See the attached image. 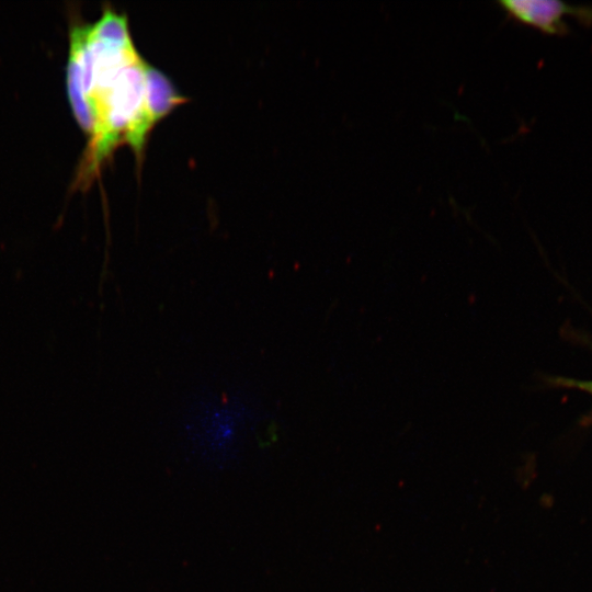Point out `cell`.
<instances>
[{
  "instance_id": "cell-1",
  "label": "cell",
  "mask_w": 592,
  "mask_h": 592,
  "mask_svg": "<svg viewBox=\"0 0 592 592\" xmlns=\"http://www.w3.org/2000/svg\"><path fill=\"white\" fill-rule=\"evenodd\" d=\"M148 67L133 44L125 14L107 8L95 22L71 26L67 95L88 136L77 186H87L121 144L141 156L155 124L147 107Z\"/></svg>"
},
{
  "instance_id": "cell-2",
  "label": "cell",
  "mask_w": 592,
  "mask_h": 592,
  "mask_svg": "<svg viewBox=\"0 0 592 592\" xmlns=\"http://www.w3.org/2000/svg\"><path fill=\"white\" fill-rule=\"evenodd\" d=\"M508 18L547 35L570 32L567 16L583 26H592V4H570L558 0H502L498 2Z\"/></svg>"
},
{
  "instance_id": "cell-3",
  "label": "cell",
  "mask_w": 592,
  "mask_h": 592,
  "mask_svg": "<svg viewBox=\"0 0 592 592\" xmlns=\"http://www.w3.org/2000/svg\"><path fill=\"white\" fill-rule=\"evenodd\" d=\"M559 383L563 386L577 388L592 395V380H577L561 378Z\"/></svg>"
}]
</instances>
